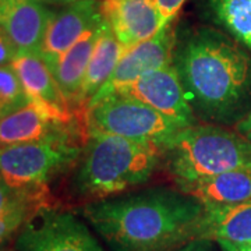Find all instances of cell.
Wrapping results in <instances>:
<instances>
[{
	"mask_svg": "<svg viewBox=\"0 0 251 251\" xmlns=\"http://www.w3.org/2000/svg\"><path fill=\"white\" fill-rule=\"evenodd\" d=\"M80 209L110 251H172L204 232L205 205L177 187L131 190Z\"/></svg>",
	"mask_w": 251,
	"mask_h": 251,
	"instance_id": "1",
	"label": "cell"
},
{
	"mask_svg": "<svg viewBox=\"0 0 251 251\" xmlns=\"http://www.w3.org/2000/svg\"><path fill=\"white\" fill-rule=\"evenodd\" d=\"M173 64L200 123L237 125L251 110V56L214 28L177 39Z\"/></svg>",
	"mask_w": 251,
	"mask_h": 251,
	"instance_id": "2",
	"label": "cell"
},
{
	"mask_svg": "<svg viewBox=\"0 0 251 251\" xmlns=\"http://www.w3.org/2000/svg\"><path fill=\"white\" fill-rule=\"evenodd\" d=\"M162 158L163 148L155 144L87 135L70 183L73 194L85 204L131 191L151 180Z\"/></svg>",
	"mask_w": 251,
	"mask_h": 251,
	"instance_id": "3",
	"label": "cell"
},
{
	"mask_svg": "<svg viewBox=\"0 0 251 251\" xmlns=\"http://www.w3.org/2000/svg\"><path fill=\"white\" fill-rule=\"evenodd\" d=\"M162 163L176 184L251 169V144L225 126L197 123L180 130L163 150Z\"/></svg>",
	"mask_w": 251,
	"mask_h": 251,
	"instance_id": "4",
	"label": "cell"
},
{
	"mask_svg": "<svg viewBox=\"0 0 251 251\" xmlns=\"http://www.w3.org/2000/svg\"><path fill=\"white\" fill-rule=\"evenodd\" d=\"M85 137L116 135L138 143L155 144L163 150L184 126L147 103L122 92L92 99L81 115Z\"/></svg>",
	"mask_w": 251,
	"mask_h": 251,
	"instance_id": "5",
	"label": "cell"
},
{
	"mask_svg": "<svg viewBox=\"0 0 251 251\" xmlns=\"http://www.w3.org/2000/svg\"><path fill=\"white\" fill-rule=\"evenodd\" d=\"M85 140L77 135L9 147L0 151V179L17 190L42 191L80 159Z\"/></svg>",
	"mask_w": 251,
	"mask_h": 251,
	"instance_id": "6",
	"label": "cell"
},
{
	"mask_svg": "<svg viewBox=\"0 0 251 251\" xmlns=\"http://www.w3.org/2000/svg\"><path fill=\"white\" fill-rule=\"evenodd\" d=\"M14 247L18 251H106L85 221L52 205L28 219L14 237Z\"/></svg>",
	"mask_w": 251,
	"mask_h": 251,
	"instance_id": "7",
	"label": "cell"
},
{
	"mask_svg": "<svg viewBox=\"0 0 251 251\" xmlns=\"http://www.w3.org/2000/svg\"><path fill=\"white\" fill-rule=\"evenodd\" d=\"M176 44L177 34L173 27V23H171L162 28L151 39L125 49L110 78L92 99L100 98L110 92H116L133 84L145 74L172 64Z\"/></svg>",
	"mask_w": 251,
	"mask_h": 251,
	"instance_id": "8",
	"label": "cell"
},
{
	"mask_svg": "<svg viewBox=\"0 0 251 251\" xmlns=\"http://www.w3.org/2000/svg\"><path fill=\"white\" fill-rule=\"evenodd\" d=\"M10 66L21 81L29 102L44 115L64 125L81 123L80 117L64 98L49 66L39 54L18 53Z\"/></svg>",
	"mask_w": 251,
	"mask_h": 251,
	"instance_id": "9",
	"label": "cell"
},
{
	"mask_svg": "<svg viewBox=\"0 0 251 251\" xmlns=\"http://www.w3.org/2000/svg\"><path fill=\"white\" fill-rule=\"evenodd\" d=\"M116 92L141 100L162 115L179 122L184 127L200 123L188 105L173 63L145 74L133 84Z\"/></svg>",
	"mask_w": 251,
	"mask_h": 251,
	"instance_id": "10",
	"label": "cell"
},
{
	"mask_svg": "<svg viewBox=\"0 0 251 251\" xmlns=\"http://www.w3.org/2000/svg\"><path fill=\"white\" fill-rule=\"evenodd\" d=\"M99 9L103 21L126 49L151 39L166 27L156 0H99Z\"/></svg>",
	"mask_w": 251,
	"mask_h": 251,
	"instance_id": "11",
	"label": "cell"
},
{
	"mask_svg": "<svg viewBox=\"0 0 251 251\" xmlns=\"http://www.w3.org/2000/svg\"><path fill=\"white\" fill-rule=\"evenodd\" d=\"M102 21L99 0H77L63 4L57 11H53L39 56L45 63L53 62Z\"/></svg>",
	"mask_w": 251,
	"mask_h": 251,
	"instance_id": "12",
	"label": "cell"
},
{
	"mask_svg": "<svg viewBox=\"0 0 251 251\" xmlns=\"http://www.w3.org/2000/svg\"><path fill=\"white\" fill-rule=\"evenodd\" d=\"M52 16L53 10L44 0H0V27L18 53L39 54Z\"/></svg>",
	"mask_w": 251,
	"mask_h": 251,
	"instance_id": "13",
	"label": "cell"
},
{
	"mask_svg": "<svg viewBox=\"0 0 251 251\" xmlns=\"http://www.w3.org/2000/svg\"><path fill=\"white\" fill-rule=\"evenodd\" d=\"M69 135H77L85 140L82 125H64L52 120L32 103L7 116L0 117V151L20 144L35 143Z\"/></svg>",
	"mask_w": 251,
	"mask_h": 251,
	"instance_id": "14",
	"label": "cell"
},
{
	"mask_svg": "<svg viewBox=\"0 0 251 251\" xmlns=\"http://www.w3.org/2000/svg\"><path fill=\"white\" fill-rule=\"evenodd\" d=\"M102 23L97 27L91 28L88 32H85L69 50L60 54L56 60L46 63L57 81L64 98L67 99V102L70 103L72 109L78 117H80L78 97H80L81 85L85 77V72L94 52V48L97 45Z\"/></svg>",
	"mask_w": 251,
	"mask_h": 251,
	"instance_id": "15",
	"label": "cell"
},
{
	"mask_svg": "<svg viewBox=\"0 0 251 251\" xmlns=\"http://www.w3.org/2000/svg\"><path fill=\"white\" fill-rule=\"evenodd\" d=\"M176 187L198 198L205 206L234 205L251 201V169L230 171L180 183Z\"/></svg>",
	"mask_w": 251,
	"mask_h": 251,
	"instance_id": "16",
	"label": "cell"
},
{
	"mask_svg": "<svg viewBox=\"0 0 251 251\" xmlns=\"http://www.w3.org/2000/svg\"><path fill=\"white\" fill-rule=\"evenodd\" d=\"M125 49V46L117 41L110 27L103 21L99 31L97 45L94 48V52L85 72V77L81 85L80 97H78L80 119L82 110L90 103L91 99L98 94L99 90L110 78L112 73L115 72Z\"/></svg>",
	"mask_w": 251,
	"mask_h": 251,
	"instance_id": "17",
	"label": "cell"
},
{
	"mask_svg": "<svg viewBox=\"0 0 251 251\" xmlns=\"http://www.w3.org/2000/svg\"><path fill=\"white\" fill-rule=\"evenodd\" d=\"M202 239L218 244H251V201L234 205L205 206Z\"/></svg>",
	"mask_w": 251,
	"mask_h": 251,
	"instance_id": "18",
	"label": "cell"
},
{
	"mask_svg": "<svg viewBox=\"0 0 251 251\" xmlns=\"http://www.w3.org/2000/svg\"><path fill=\"white\" fill-rule=\"evenodd\" d=\"M212 21L251 53V0H206Z\"/></svg>",
	"mask_w": 251,
	"mask_h": 251,
	"instance_id": "19",
	"label": "cell"
},
{
	"mask_svg": "<svg viewBox=\"0 0 251 251\" xmlns=\"http://www.w3.org/2000/svg\"><path fill=\"white\" fill-rule=\"evenodd\" d=\"M25 91L13 67L0 66V117L29 105Z\"/></svg>",
	"mask_w": 251,
	"mask_h": 251,
	"instance_id": "20",
	"label": "cell"
},
{
	"mask_svg": "<svg viewBox=\"0 0 251 251\" xmlns=\"http://www.w3.org/2000/svg\"><path fill=\"white\" fill-rule=\"evenodd\" d=\"M48 190H17L0 179V216L7 215L23 206H49Z\"/></svg>",
	"mask_w": 251,
	"mask_h": 251,
	"instance_id": "21",
	"label": "cell"
},
{
	"mask_svg": "<svg viewBox=\"0 0 251 251\" xmlns=\"http://www.w3.org/2000/svg\"><path fill=\"white\" fill-rule=\"evenodd\" d=\"M42 208L45 206H23L11 211L7 215L0 216V249L11 237H16L28 219Z\"/></svg>",
	"mask_w": 251,
	"mask_h": 251,
	"instance_id": "22",
	"label": "cell"
},
{
	"mask_svg": "<svg viewBox=\"0 0 251 251\" xmlns=\"http://www.w3.org/2000/svg\"><path fill=\"white\" fill-rule=\"evenodd\" d=\"M18 54V49L7 35V32L0 27V66L11 64L14 57Z\"/></svg>",
	"mask_w": 251,
	"mask_h": 251,
	"instance_id": "23",
	"label": "cell"
},
{
	"mask_svg": "<svg viewBox=\"0 0 251 251\" xmlns=\"http://www.w3.org/2000/svg\"><path fill=\"white\" fill-rule=\"evenodd\" d=\"M186 0H156V6L159 9V13L162 16L163 25H168L173 23L176 18L179 10L183 7Z\"/></svg>",
	"mask_w": 251,
	"mask_h": 251,
	"instance_id": "24",
	"label": "cell"
},
{
	"mask_svg": "<svg viewBox=\"0 0 251 251\" xmlns=\"http://www.w3.org/2000/svg\"><path fill=\"white\" fill-rule=\"evenodd\" d=\"M214 243L209 239H194L172 251H216Z\"/></svg>",
	"mask_w": 251,
	"mask_h": 251,
	"instance_id": "25",
	"label": "cell"
},
{
	"mask_svg": "<svg viewBox=\"0 0 251 251\" xmlns=\"http://www.w3.org/2000/svg\"><path fill=\"white\" fill-rule=\"evenodd\" d=\"M236 131L251 144V110L236 125Z\"/></svg>",
	"mask_w": 251,
	"mask_h": 251,
	"instance_id": "26",
	"label": "cell"
},
{
	"mask_svg": "<svg viewBox=\"0 0 251 251\" xmlns=\"http://www.w3.org/2000/svg\"><path fill=\"white\" fill-rule=\"evenodd\" d=\"M221 251H251V244L247 246H230V244H218Z\"/></svg>",
	"mask_w": 251,
	"mask_h": 251,
	"instance_id": "27",
	"label": "cell"
},
{
	"mask_svg": "<svg viewBox=\"0 0 251 251\" xmlns=\"http://www.w3.org/2000/svg\"><path fill=\"white\" fill-rule=\"evenodd\" d=\"M46 4H67V3H73V1H77V0H44Z\"/></svg>",
	"mask_w": 251,
	"mask_h": 251,
	"instance_id": "28",
	"label": "cell"
},
{
	"mask_svg": "<svg viewBox=\"0 0 251 251\" xmlns=\"http://www.w3.org/2000/svg\"><path fill=\"white\" fill-rule=\"evenodd\" d=\"M1 251H18L14 246H13V249H4V250H1Z\"/></svg>",
	"mask_w": 251,
	"mask_h": 251,
	"instance_id": "29",
	"label": "cell"
}]
</instances>
